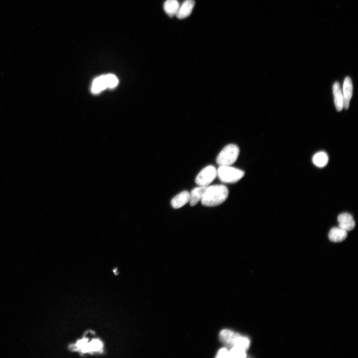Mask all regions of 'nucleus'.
I'll list each match as a JSON object with an SVG mask.
<instances>
[{"instance_id":"nucleus-16","label":"nucleus","mask_w":358,"mask_h":358,"mask_svg":"<svg viewBox=\"0 0 358 358\" xmlns=\"http://www.w3.org/2000/svg\"><path fill=\"white\" fill-rule=\"evenodd\" d=\"M107 87L105 75H103L94 80L92 87V91L94 93H98Z\"/></svg>"},{"instance_id":"nucleus-13","label":"nucleus","mask_w":358,"mask_h":358,"mask_svg":"<svg viewBox=\"0 0 358 358\" xmlns=\"http://www.w3.org/2000/svg\"><path fill=\"white\" fill-rule=\"evenodd\" d=\"M180 5L177 0H166L164 5L166 13L171 17L176 15Z\"/></svg>"},{"instance_id":"nucleus-1","label":"nucleus","mask_w":358,"mask_h":358,"mask_svg":"<svg viewBox=\"0 0 358 358\" xmlns=\"http://www.w3.org/2000/svg\"><path fill=\"white\" fill-rule=\"evenodd\" d=\"M228 195L229 191L225 186L217 185L208 187L201 203L205 207L218 206L227 200Z\"/></svg>"},{"instance_id":"nucleus-15","label":"nucleus","mask_w":358,"mask_h":358,"mask_svg":"<svg viewBox=\"0 0 358 358\" xmlns=\"http://www.w3.org/2000/svg\"><path fill=\"white\" fill-rule=\"evenodd\" d=\"M328 160V156L324 152L317 153L313 158V163L319 167H325L327 164Z\"/></svg>"},{"instance_id":"nucleus-17","label":"nucleus","mask_w":358,"mask_h":358,"mask_svg":"<svg viewBox=\"0 0 358 358\" xmlns=\"http://www.w3.org/2000/svg\"><path fill=\"white\" fill-rule=\"evenodd\" d=\"M229 358H244L247 357L246 351L236 347H233L229 351Z\"/></svg>"},{"instance_id":"nucleus-10","label":"nucleus","mask_w":358,"mask_h":358,"mask_svg":"<svg viewBox=\"0 0 358 358\" xmlns=\"http://www.w3.org/2000/svg\"><path fill=\"white\" fill-rule=\"evenodd\" d=\"M347 237V231L339 227L332 228L328 234L329 240L334 243L342 242L345 240Z\"/></svg>"},{"instance_id":"nucleus-18","label":"nucleus","mask_w":358,"mask_h":358,"mask_svg":"<svg viewBox=\"0 0 358 358\" xmlns=\"http://www.w3.org/2000/svg\"><path fill=\"white\" fill-rule=\"evenodd\" d=\"M103 347V344L99 340H94L88 343L87 352L100 351Z\"/></svg>"},{"instance_id":"nucleus-4","label":"nucleus","mask_w":358,"mask_h":358,"mask_svg":"<svg viewBox=\"0 0 358 358\" xmlns=\"http://www.w3.org/2000/svg\"><path fill=\"white\" fill-rule=\"evenodd\" d=\"M217 176V172L215 167L209 165L198 174L195 181L199 186H208L215 180Z\"/></svg>"},{"instance_id":"nucleus-6","label":"nucleus","mask_w":358,"mask_h":358,"mask_svg":"<svg viewBox=\"0 0 358 358\" xmlns=\"http://www.w3.org/2000/svg\"><path fill=\"white\" fill-rule=\"evenodd\" d=\"M339 227L346 231L353 230L355 226V222L353 216L348 213H343L338 217Z\"/></svg>"},{"instance_id":"nucleus-20","label":"nucleus","mask_w":358,"mask_h":358,"mask_svg":"<svg viewBox=\"0 0 358 358\" xmlns=\"http://www.w3.org/2000/svg\"><path fill=\"white\" fill-rule=\"evenodd\" d=\"M216 358H229V351L226 348H222L220 349L217 355Z\"/></svg>"},{"instance_id":"nucleus-5","label":"nucleus","mask_w":358,"mask_h":358,"mask_svg":"<svg viewBox=\"0 0 358 358\" xmlns=\"http://www.w3.org/2000/svg\"><path fill=\"white\" fill-rule=\"evenodd\" d=\"M353 83L351 79L347 77L345 78L342 89V94L344 98V108L345 109L349 107L350 102L353 96Z\"/></svg>"},{"instance_id":"nucleus-8","label":"nucleus","mask_w":358,"mask_h":358,"mask_svg":"<svg viewBox=\"0 0 358 358\" xmlns=\"http://www.w3.org/2000/svg\"><path fill=\"white\" fill-rule=\"evenodd\" d=\"M334 102L338 111H341L344 108V98L340 84L336 82L332 87Z\"/></svg>"},{"instance_id":"nucleus-19","label":"nucleus","mask_w":358,"mask_h":358,"mask_svg":"<svg viewBox=\"0 0 358 358\" xmlns=\"http://www.w3.org/2000/svg\"><path fill=\"white\" fill-rule=\"evenodd\" d=\"M105 79L107 87L112 88L115 87L118 84V79L113 75L108 74L105 75Z\"/></svg>"},{"instance_id":"nucleus-7","label":"nucleus","mask_w":358,"mask_h":358,"mask_svg":"<svg viewBox=\"0 0 358 358\" xmlns=\"http://www.w3.org/2000/svg\"><path fill=\"white\" fill-rule=\"evenodd\" d=\"M195 5L194 0H186L182 5L179 7L176 14L177 17L179 19H185L189 17L193 10Z\"/></svg>"},{"instance_id":"nucleus-11","label":"nucleus","mask_w":358,"mask_h":358,"mask_svg":"<svg viewBox=\"0 0 358 358\" xmlns=\"http://www.w3.org/2000/svg\"><path fill=\"white\" fill-rule=\"evenodd\" d=\"M208 186H200L194 189L190 193V205L192 207L196 206L201 201L206 192Z\"/></svg>"},{"instance_id":"nucleus-14","label":"nucleus","mask_w":358,"mask_h":358,"mask_svg":"<svg viewBox=\"0 0 358 358\" xmlns=\"http://www.w3.org/2000/svg\"><path fill=\"white\" fill-rule=\"evenodd\" d=\"M250 345L251 340L249 338L237 334L234 339L233 347H236L247 351L250 348Z\"/></svg>"},{"instance_id":"nucleus-2","label":"nucleus","mask_w":358,"mask_h":358,"mask_svg":"<svg viewBox=\"0 0 358 358\" xmlns=\"http://www.w3.org/2000/svg\"><path fill=\"white\" fill-rule=\"evenodd\" d=\"M217 172L219 180L224 183H235L245 175L244 171L230 166H219Z\"/></svg>"},{"instance_id":"nucleus-12","label":"nucleus","mask_w":358,"mask_h":358,"mask_svg":"<svg viewBox=\"0 0 358 358\" xmlns=\"http://www.w3.org/2000/svg\"><path fill=\"white\" fill-rule=\"evenodd\" d=\"M237 334L231 330L224 329L220 332L219 338L220 341L225 345L232 348L234 339Z\"/></svg>"},{"instance_id":"nucleus-9","label":"nucleus","mask_w":358,"mask_h":358,"mask_svg":"<svg viewBox=\"0 0 358 358\" xmlns=\"http://www.w3.org/2000/svg\"><path fill=\"white\" fill-rule=\"evenodd\" d=\"M190 199V193L185 191L173 198L171 201V204L173 208L178 209L183 207L188 203Z\"/></svg>"},{"instance_id":"nucleus-3","label":"nucleus","mask_w":358,"mask_h":358,"mask_svg":"<svg viewBox=\"0 0 358 358\" xmlns=\"http://www.w3.org/2000/svg\"><path fill=\"white\" fill-rule=\"evenodd\" d=\"M240 149L233 144L225 146L217 156L216 162L219 166H231L237 160Z\"/></svg>"}]
</instances>
